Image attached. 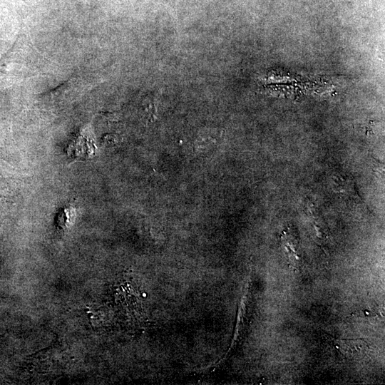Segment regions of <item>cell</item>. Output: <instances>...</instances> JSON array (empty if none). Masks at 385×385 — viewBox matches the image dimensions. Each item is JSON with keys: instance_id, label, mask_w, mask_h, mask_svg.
<instances>
[{"instance_id": "1", "label": "cell", "mask_w": 385, "mask_h": 385, "mask_svg": "<svg viewBox=\"0 0 385 385\" xmlns=\"http://www.w3.org/2000/svg\"><path fill=\"white\" fill-rule=\"evenodd\" d=\"M93 138L88 125L82 129L68 145L67 152L74 160H84L93 155L95 152Z\"/></svg>"}, {"instance_id": "2", "label": "cell", "mask_w": 385, "mask_h": 385, "mask_svg": "<svg viewBox=\"0 0 385 385\" xmlns=\"http://www.w3.org/2000/svg\"><path fill=\"white\" fill-rule=\"evenodd\" d=\"M336 349L345 357L349 359L363 356L368 351V344L361 339H336Z\"/></svg>"}, {"instance_id": "3", "label": "cell", "mask_w": 385, "mask_h": 385, "mask_svg": "<svg viewBox=\"0 0 385 385\" xmlns=\"http://www.w3.org/2000/svg\"><path fill=\"white\" fill-rule=\"evenodd\" d=\"M17 193L15 179L0 171V207L14 203Z\"/></svg>"}]
</instances>
